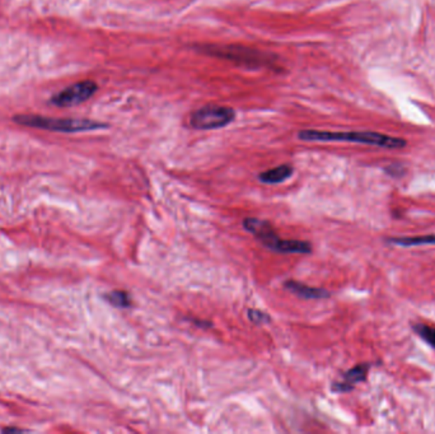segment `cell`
Returning <instances> with one entry per match:
<instances>
[{"label": "cell", "instance_id": "6da1fadb", "mask_svg": "<svg viewBox=\"0 0 435 434\" xmlns=\"http://www.w3.org/2000/svg\"><path fill=\"white\" fill-rule=\"evenodd\" d=\"M298 138L304 142H346L374 145L388 150L405 148L407 142L401 138L385 136L373 131H323V130H301Z\"/></svg>", "mask_w": 435, "mask_h": 434}, {"label": "cell", "instance_id": "7a4b0ae2", "mask_svg": "<svg viewBox=\"0 0 435 434\" xmlns=\"http://www.w3.org/2000/svg\"><path fill=\"white\" fill-rule=\"evenodd\" d=\"M243 228L255 236L266 249L279 254H311L312 245L299 240H284L276 235L274 228L264 219L245 218Z\"/></svg>", "mask_w": 435, "mask_h": 434}, {"label": "cell", "instance_id": "3957f363", "mask_svg": "<svg viewBox=\"0 0 435 434\" xmlns=\"http://www.w3.org/2000/svg\"><path fill=\"white\" fill-rule=\"evenodd\" d=\"M15 122L23 126L43 129L59 133H83L108 126L105 122H94L90 119H57L37 115H18L15 116Z\"/></svg>", "mask_w": 435, "mask_h": 434}, {"label": "cell", "instance_id": "277c9868", "mask_svg": "<svg viewBox=\"0 0 435 434\" xmlns=\"http://www.w3.org/2000/svg\"><path fill=\"white\" fill-rule=\"evenodd\" d=\"M199 50L209 54L211 57H222L236 62L238 64H245L247 66H270L273 64L271 55L265 54L262 51L253 50L245 46L238 45H228V46H218V45H205L199 48Z\"/></svg>", "mask_w": 435, "mask_h": 434}, {"label": "cell", "instance_id": "5b68a950", "mask_svg": "<svg viewBox=\"0 0 435 434\" xmlns=\"http://www.w3.org/2000/svg\"><path fill=\"white\" fill-rule=\"evenodd\" d=\"M236 119L232 107L206 105L190 116V125L197 130L224 128Z\"/></svg>", "mask_w": 435, "mask_h": 434}, {"label": "cell", "instance_id": "8992f818", "mask_svg": "<svg viewBox=\"0 0 435 434\" xmlns=\"http://www.w3.org/2000/svg\"><path fill=\"white\" fill-rule=\"evenodd\" d=\"M99 86L93 80L78 82L73 86L66 87L51 99V105L57 107H73L90 100L97 92Z\"/></svg>", "mask_w": 435, "mask_h": 434}, {"label": "cell", "instance_id": "52a82bcc", "mask_svg": "<svg viewBox=\"0 0 435 434\" xmlns=\"http://www.w3.org/2000/svg\"><path fill=\"white\" fill-rule=\"evenodd\" d=\"M369 368H371V364L363 363L358 364V366L352 367L351 370H346L343 375V381L334 382L332 391L338 392V393L352 391L355 384L365 381Z\"/></svg>", "mask_w": 435, "mask_h": 434}, {"label": "cell", "instance_id": "ba28073f", "mask_svg": "<svg viewBox=\"0 0 435 434\" xmlns=\"http://www.w3.org/2000/svg\"><path fill=\"white\" fill-rule=\"evenodd\" d=\"M284 287L285 289H288L289 292L303 299H325L329 298L331 296L330 292L323 288L309 287V285L302 284L295 280H287L284 283Z\"/></svg>", "mask_w": 435, "mask_h": 434}, {"label": "cell", "instance_id": "9c48e42d", "mask_svg": "<svg viewBox=\"0 0 435 434\" xmlns=\"http://www.w3.org/2000/svg\"><path fill=\"white\" fill-rule=\"evenodd\" d=\"M293 173H294L293 166H290V164H281V166L274 167L271 170L261 172L260 175H259V180H260V182H262V184L276 185V184H281L285 180L292 178Z\"/></svg>", "mask_w": 435, "mask_h": 434}, {"label": "cell", "instance_id": "30bf717a", "mask_svg": "<svg viewBox=\"0 0 435 434\" xmlns=\"http://www.w3.org/2000/svg\"><path fill=\"white\" fill-rule=\"evenodd\" d=\"M387 243L410 247V246H421V245H435V235L418 236V237H393L387 238Z\"/></svg>", "mask_w": 435, "mask_h": 434}, {"label": "cell", "instance_id": "8fae6325", "mask_svg": "<svg viewBox=\"0 0 435 434\" xmlns=\"http://www.w3.org/2000/svg\"><path fill=\"white\" fill-rule=\"evenodd\" d=\"M104 298L116 308H130L133 306V298L129 293L125 291H111V292L106 293Z\"/></svg>", "mask_w": 435, "mask_h": 434}, {"label": "cell", "instance_id": "7c38bea8", "mask_svg": "<svg viewBox=\"0 0 435 434\" xmlns=\"http://www.w3.org/2000/svg\"><path fill=\"white\" fill-rule=\"evenodd\" d=\"M414 331L424 342H428L430 347L435 349V328L428 326L425 324H416L414 325Z\"/></svg>", "mask_w": 435, "mask_h": 434}, {"label": "cell", "instance_id": "4fadbf2b", "mask_svg": "<svg viewBox=\"0 0 435 434\" xmlns=\"http://www.w3.org/2000/svg\"><path fill=\"white\" fill-rule=\"evenodd\" d=\"M247 316H248V319L252 321L253 324H256V325L269 324V321L271 320L270 316L266 314V313L259 311V310H253V308H250V310L247 311Z\"/></svg>", "mask_w": 435, "mask_h": 434}, {"label": "cell", "instance_id": "5bb4252c", "mask_svg": "<svg viewBox=\"0 0 435 434\" xmlns=\"http://www.w3.org/2000/svg\"><path fill=\"white\" fill-rule=\"evenodd\" d=\"M187 321H190L191 324H194V325H195V326H197V328H213V324H211V321L200 320V319H187Z\"/></svg>", "mask_w": 435, "mask_h": 434}, {"label": "cell", "instance_id": "9a60e30c", "mask_svg": "<svg viewBox=\"0 0 435 434\" xmlns=\"http://www.w3.org/2000/svg\"><path fill=\"white\" fill-rule=\"evenodd\" d=\"M3 433H22V432H27L26 429H21V428H4L1 429Z\"/></svg>", "mask_w": 435, "mask_h": 434}]
</instances>
